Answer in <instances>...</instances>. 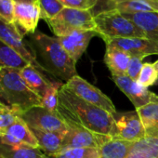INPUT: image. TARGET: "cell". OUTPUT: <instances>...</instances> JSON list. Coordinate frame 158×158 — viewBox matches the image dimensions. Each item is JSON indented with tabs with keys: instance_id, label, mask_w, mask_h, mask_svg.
I'll list each match as a JSON object with an SVG mask.
<instances>
[{
	"instance_id": "obj_19",
	"label": "cell",
	"mask_w": 158,
	"mask_h": 158,
	"mask_svg": "<svg viewBox=\"0 0 158 158\" xmlns=\"http://www.w3.org/2000/svg\"><path fill=\"white\" fill-rule=\"evenodd\" d=\"M31 129L38 141L40 150L48 156L52 157L62 150L66 133L43 131L35 128Z\"/></svg>"
},
{
	"instance_id": "obj_12",
	"label": "cell",
	"mask_w": 158,
	"mask_h": 158,
	"mask_svg": "<svg viewBox=\"0 0 158 158\" xmlns=\"http://www.w3.org/2000/svg\"><path fill=\"white\" fill-rule=\"evenodd\" d=\"M96 35L98 34L95 30H78L57 38L69 56L77 62L85 53L91 39Z\"/></svg>"
},
{
	"instance_id": "obj_22",
	"label": "cell",
	"mask_w": 158,
	"mask_h": 158,
	"mask_svg": "<svg viewBox=\"0 0 158 158\" xmlns=\"http://www.w3.org/2000/svg\"><path fill=\"white\" fill-rule=\"evenodd\" d=\"M134 142L114 139L109 137L97 149L100 158H127Z\"/></svg>"
},
{
	"instance_id": "obj_3",
	"label": "cell",
	"mask_w": 158,
	"mask_h": 158,
	"mask_svg": "<svg viewBox=\"0 0 158 158\" xmlns=\"http://www.w3.org/2000/svg\"><path fill=\"white\" fill-rule=\"evenodd\" d=\"M0 100L5 104L20 109L23 113L42 106V99L34 92L20 73V70H0Z\"/></svg>"
},
{
	"instance_id": "obj_32",
	"label": "cell",
	"mask_w": 158,
	"mask_h": 158,
	"mask_svg": "<svg viewBox=\"0 0 158 158\" xmlns=\"http://www.w3.org/2000/svg\"><path fill=\"white\" fill-rule=\"evenodd\" d=\"M15 2L13 0H0V19L13 24Z\"/></svg>"
},
{
	"instance_id": "obj_13",
	"label": "cell",
	"mask_w": 158,
	"mask_h": 158,
	"mask_svg": "<svg viewBox=\"0 0 158 158\" xmlns=\"http://www.w3.org/2000/svg\"><path fill=\"white\" fill-rule=\"evenodd\" d=\"M108 138L109 136L96 134L81 127H68V132L65 135L62 150L67 148L98 149Z\"/></svg>"
},
{
	"instance_id": "obj_11",
	"label": "cell",
	"mask_w": 158,
	"mask_h": 158,
	"mask_svg": "<svg viewBox=\"0 0 158 158\" xmlns=\"http://www.w3.org/2000/svg\"><path fill=\"white\" fill-rule=\"evenodd\" d=\"M23 38L24 37L18 32L13 24L8 23L0 19V39L14 48L29 64L41 71L33 53L27 47Z\"/></svg>"
},
{
	"instance_id": "obj_6",
	"label": "cell",
	"mask_w": 158,
	"mask_h": 158,
	"mask_svg": "<svg viewBox=\"0 0 158 158\" xmlns=\"http://www.w3.org/2000/svg\"><path fill=\"white\" fill-rule=\"evenodd\" d=\"M64 85L83 101L106 111L114 116L117 114L113 102L99 89L79 75L73 76L68 82L64 83Z\"/></svg>"
},
{
	"instance_id": "obj_27",
	"label": "cell",
	"mask_w": 158,
	"mask_h": 158,
	"mask_svg": "<svg viewBox=\"0 0 158 158\" xmlns=\"http://www.w3.org/2000/svg\"><path fill=\"white\" fill-rule=\"evenodd\" d=\"M63 83L59 80H53L46 91L45 95L42 97V107L52 112L57 113L58 104H59V92Z\"/></svg>"
},
{
	"instance_id": "obj_10",
	"label": "cell",
	"mask_w": 158,
	"mask_h": 158,
	"mask_svg": "<svg viewBox=\"0 0 158 158\" xmlns=\"http://www.w3.org/2000/svg\"><path fill=\"white\" fill-rule=\"evenodd\" d=\"M105 44L114 46L126 51L131 57L144 59L150 55H158V42L145 37L116 38L110 40Z\"/></svg>"
},
{
	"instance_id": "obj_21",
	"label": "cell",
	"mask_w": 158,
	"mask_h": 158,
	"mask_svg": "<svg viewBox=\"0 0 158 158\" xmlns=\"http://www.w3.org/2000/svg\"><path fill=\"white\" fill-rule=\"evenodd\" d=\"M123 15L133 22L144 34L146 38L158 42V12L152 11Z\"/></svg>"
},
{
	"instance_id": "obj_37",
	"label": "cell",
	"mask_w": 158,
	"mask_h": 158,
	"mask_svg": "<svg viewBox=\"0 0 158 158\" xmlns=\"http://www.w3.org/2000/svg\"><path fill=\"white\" fill-rule=\"evenodd\" d=\"M1 103H4V102H2L1 100H0V104H1Z\"/></svg>"
},
{
	"instance_id": "obj_35",
	"label": "cell",
	"mask_w": 158,
	"mask_h": 158,
	"mask_svg": "<svg viewBox=\"0 0 158 158\" xmlns=\"http://www.w3.org/2000/svg\"><path fill=\"white\" fill-rule=\"evenodd\" d=\"M14 2H34L37 1V0H13Z\"/></svg>"
},
{
	"instance_id": "obj_23",
	"label": "cell",
	"mask_w": 158,
	"mask_h": 158,
	"mask_svg": "<svg viewBox=\"0 0 158 158\" xmlns=\"http://www.w3.org/2000/svg\"><path fill=\"white\" fill-rule=\"evenodd\" d=\"M0 158H50L40 149L28 145L10 146L0 140Z\"/></svg>"
},
{
	"instance_id": "obj_38",
	"label": "cell",
	"mask_w": 158,
	"mask_h": 158,
	"mask_svg": "<svg viewBox=\"0 0 158 158\" xmlns=\"http://www.w3.org/2000/svg\"><path fill=\"white\" fill-rule=\"evenodd\" d=\"M50 158H51V157H50Z\"/></svg>"
},
{
	"instance_id": "obj_28",
	"label": "cell",
	"mask_w": 158,
	"mask_h": 158,
	"mask_svg": "<svg viewBox=\"0 0 158 158\" xmlns=\"http://www.w3.org/2000/svg\"><path fill=\"white\" fill-rule=\"evenodd\" d=\"M51 158H100V154L93 148H67Z\"/></svg>"
},
{
	"instance_id": "obj_2",
	"label": "cell",
	"mask_w": 158,
	"mask_h": 158,
	"mask_svg": "<svg viewBox=\"0 0 158 158\" xmlns=\"http://www.w3.org/2000/svg\"><path fill=\"white\" fill-rule=\"evenodd\" d=\"M25 43L44 73L65 83L78 75L76 62L65 51L56 36H49L36 30L28 35Z\"/></svg>"
},
{
	"instance_id": "obj_5",
	"label": "cell",
	"mask_w": 158,
	"mask_h": 158,
	"mask_svg": "<svg viewBox=\"0 0 158 158\" xmlns=\"http://www.w3.org/2000/svg\"><path fill=\"white\" fill-rule=\"evenodd\" d=\"M56 37H61L78 30H95L92 10L64 8L56 17L46 22Z\"/></svg>"
},
{
	"instance_id": "obj_26",
	"label": "cell",
	"mask_w": 158,
	"mask_h": 158,
	"mask_svg": "<svg viewBox=\"0 0 158 158\" xmlns=\"http://www.w3.org/2000/svg\"><path fill=\"white\" fill-rule=\"evenodd\" d=\"M23 112L15 107H10L5 103L0 104V136H2L10 126L21 116Z\"/></svg>"
},
{
	"instance_id": "obj_29",
	"label": "cell",
	"mask_w": 158,
	"mask_h": 158,
	"mask_svg": "<svg viewBox=\"0 0 158 158\" xmlns=\"http://www.w3.org/2000/svg\"><path fill=\"white\" fill-rule=\"evenodd\" d=\"M40 11L41 19L48 22L56 17L65 7L58 0H37Z\"/></svg>"
},
{
	"instance_id": "obj_4",
	"label": "cell",
	"mask_w": 158,
	"mask_h": 158,
	"mask_svg": "<svg viewBox=\"0 0 158 158\" xmlns=\"http://www.w3.org/2000/svg\"><path fill=\"white\" fill-rule=\"evenodd\" d=\"M94 21L95 31L105 43L116 38L145 37L144 34L133 22L115 10L95 14Z\"/></svg>"
},
{
	"instance_id": "obj_9",
	"label": "cell",
	"mask_w": 158,
	"mask_h": 158,
	"mask_svg": "<svg viewBox=\"0 0 158 158\" xmlns=\"http://www.w3.org/2000/svg\"><path fill=\"white\" fill-rule=\"evenodd\" d=\"M41 11L38 1L34 2H15L13 25L24 37L36 31Z\"/></svg>"
},
{
	"instance_id": "obj_34",
	"label": "cell",
	"mask_w": 158,
	"mask_h": 158,
	"mask_svg": "<svg viewBox=\"0 0 158 158\" xmlns=\"http://www.w3.org/2000/svg\"><path fill=\"white\" fill-rule=\"evenodd\" d=\"M109 1H110V0H98L97 6L92 10L93 15H95L97 13H100L102 11H104L106 7H107V4L109 3Z\"/></svg>"
},
{
	"instance_id": "obj_24",
	"label": "cell",
	"mask_w": 158,
	"mask_h": 158,
	"mask_svg": "<svg viewBox=\"0 0 158 158\" xmlns=\"http://www.w3.org/2000/svg\"><path fill=\"white\" fill-rule=\"evenodd\" d=\"M127 158H158V139L144 137L134 142Z\"/></svg>"
},
{
	"instance_id": "obj_17",
	"label": "cell",
	"mask_w": 158,
	"mask_h": 158,
	"mask_svg": "<svg viewBox=\"0 0 158 158\" xmlns=\"http://www.w3.org/2000/svg\"><path fill=\"white\" fill-rule=\"evenodd\" d=\"M137 112L145 128V137L158 139V95L152 92L150 102Z\"/></svg>"
},
{
	"instance_id": "obj_1",
	"label": "cell",
	"mask_w": 158,
	"mask_h": 158,
	"mask_svg": "<svg viewBox=\"0 0 158 158\" xmlns=\"http://www.w3.org/2000/svg\"><path fill=\"white\" fill-rule=\"evenodd\" d=\"M57 114L68 127H81L109 137L114 124V115L83 101L64 84L59 92Z\"/></svg>"
},
{
	"instance_id": "obj_8",
	"label": "cell",
	"mask_w": 158,
	"mask_h": 158,
	"mask_svg": "<svg viewBox=\"0 0 158 158\" xmlns=\"http://www.w3.org/2000/svg\"><path fill=\"white\" fill-rule=\"evenodd\" d=\"M30 128L43 131L67 133L68 126L57 113H52L42 106L33 107L21 114Z\"/></svg>"
},
{
	"instance_id": "obj_7",
	"label": "cell",
	"mask_w": 158,
	"mask_h": 158,
	"mask_svg": "<svg viewBox=\"0 0 158 158\" xmlns=\"http://www.w3.org/2000/svg\"><path fill=\"white\" fill-rule=\"evenodd\" d=\"M110 137L114 139H121L136 142L145 137V128L137 110L114 115V124Z\"/></svg>"
},
{
	"instance_id": "obj_33",
	"label": "cell",
	"mask_w": 158,
	"mask_h": 158,
	"mask_svg": "<svg viewBox=\"0 0 158 158\" xmlns=\"http://www.w3.org/2000/svg\"><path fill=\"white\" fill-rule=\"evenodd\" d=\"M142 60L141 58L139 57H131L128 67H127V75L128 77H130L133 80H137L139 73L141 71L142 68Z\"/></svg>"
},
{
	"instance_id": "obj_36",
	"label": "cell",
	"mask_w": 158,
	"mask_h": 158,
	"mask_svg": "<svg viewBox=\"0 0 158 158\" xmlns=\"http://www.w3.org/2000/svg\"><path fill=\"white\" fill-rule=\"evenodd\" d=\"M153 66H154V68H155V70H156V72L158 73V60H156L154 63H153Z\"/></svg>"
},
{
	"instance_id": "obj_25",
	"label": "cell",
	"mask_w": 158,
	"mask_h": 158,
	"mask_svg": "<svg viewBox=\"0 0 158 158\" xmlns=\"http://www.w3.org/2000/svg\"><path fill=\"white\" fill-rule=\"evenodd\" d=\"M29 63L10 46L0 39V70H22Z\"/></svg>"
},
{
	"instance_id": "obj_18",
	"label": "cell",
	"mask_w": 158,
	"mask_h": 158,
	"mask_svg": "<svg viewBox=\"0 0 158 158\" xmlns=\"http://www.w3.org/2000/svg\"><path fill=\"white\" fill-rule=\"evenodd\" d=\"M131 56L126 51L112 46L106 45V52L104 55V62L110 70L112 75L122 76L127 75V67Z\"/></svg>"
},
{
	"instance_id": "obj_15",
	"label": "cell",
	"mask_w": 158,
	"mask_h": 158,
	"mask_svg": "<svg viewBox=\"0 0 158 158\" xmlns=\"http://www.w3.org/2000/svg\"><path fill=\"white\" fill-rule=\"evenodd\" d=\"M0 140L10 146L28 145L33 148H39L38 141L29 126L20 116L10 128L0 136Z\"/></svg>"
},
{
	"instance_id": "obj_20",
	"label": "cell",
	"mask_w": 158,
	"mask_h": 158,
	"mask_svg": "<svg viewBox=\"0 0 158 158\" xmlns=\"http://www.w3.org/2000/svg\"><path fill=\"white\" fill-rule=\"evenodd\" d=\"M20 73L29 88L40 96L41 99L49 88L51 82L54 80V79L53 80L50 79L48 75H45L43 72L31 64H28L20 70Z\"/></svg>"
},
{
	"instance_id": "obj_30",
	"label": "cell",
	"mask_w": 158,
	"mask_h": 158,
	"mask_svg": "<svg viewBox=\"0 0 158 158\" xmlns=\"http://www.w3.org/2000/svg\"><path fill=\"white\" fill-rule=\"evenodd\" d=\"M157 81H158V73L156 72L153 63H149V62L143 63L139 75L137 79V82L140 86L148 89L149 87L153 86Z\"/></svg>"
},
{
	"instance_id": "obj_16",
	"label": "cell",
	"mask_w": 158,
	"mask_h": 158,
	"mask_svg": "<svg viewBox=\"0 0 158 158\" xmlns=\"http://www.w3.org/2000/svg\"><path fill=\"white\" fill-rule=\"evenodd\" d=\"M111 10L123 14L158 12V0H110L105 10Z\"/></svg>"
},
{
	"instance_id": "obj_14",
	"label": "cell",
	"mask_w": 158,
	"mask_h": 158,
	"mask_svg": "<svg viewBox=\"0 0 158 158\" xmlns=\"http://www.w3.org/2000/svg\"><path fill=\"white\" fill-rule=\"evenodd\" d=\"M112 79L119 89L133 103L136 110L145 106L150 102L152 92H151L147 88L140 86L137 80H133L127 75H112Z\"/></svg>"
},
{
	"instance_id": "obj_31",
	"label": "cell",
	"mask_w": 158,
	"mask_h": 158,
	"mask_svg": "<svg viewBox=\"0 0 158 158\" xmlns=\"http://www.w3.org/2000/svg\"><path fill=\"white\" fill-rule=\"evenodd\" d=\"M65 8L80 10H92L98 3V0H58Z\"/></svg>"
}]
</instances>
